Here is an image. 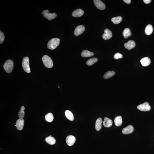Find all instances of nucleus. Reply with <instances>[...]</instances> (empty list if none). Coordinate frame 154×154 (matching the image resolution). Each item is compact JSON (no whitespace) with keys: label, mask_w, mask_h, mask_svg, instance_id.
<instances>
[{"label":"nucleus","mask_w":154,"mask_h":154,"mask_svg":"<svg viewBox=\"0 0 154 154\" xmlns=\"http://www.w3.org/2000/svg\"><path fill=\"white\" fill-rule=\"evenodd\" d=\"M60 42V39L58 38L52 39L48 42L47 47L50 49H54L59 45Z\"/></svg>","instance_id":"f257e3e1"},{"label":"nucleus","mask_w":154,"mask_h":154,"mask_svg":"<svg viewBox=\"0 0 154 154\" xmlns=\"http://www.w3.org/2000/svg\"><path fill=\"white\" fill-rule=\"evenodd\" d=\"M13 67V62L11 60H7L3 65V68L7 73H11Z\"/></svg>","instance_id":"f03ea898"},{"label":"nucleus","mask_w":154,"mask_h":154,"mask_svg":"<svg viewBox=\"0 0 154 154\" xmlns=\"http://www.w3.org/2000/svg\"><path fill=\"white\" fill-rule=\"evenodd\" d=\"M42 59L45 66L47 68H50L53 66V62L51 59L47 55H45L42 57Z\"/></svg>","instance_id":"7ed1b4c3"},{"label":"nucleus","mask_w":154,"mask_h":154,"mask_svg":"<svg viewBox=\"0 0 154 154\" xmlns=\"http://www.w3.org/2000/svg\"><path fill=\"white\" fill-rule=\"evenodd\" d=\"M22 66L25 71L28 73H30L31 70L29 65V59L28 57L24 58L22 60Z\"/></svg>","instance_id":"20e7f679"},{"label":"nucleus","mask_w":154,"mask_h":154,"mask_svg":"<svg viewBox=\"0 0 154 154\" xmlns=\"http://www.w3.org/2000/svg\"><path fill=\"white\" fill-rule=\"evenodd\" d=\"M42 14L44 15L45 18H46L49 21L54 19L57 16V14L56 13H50L48 10H44L42 12Z\"/></svg>","instance_id":"39448f33"},{"label":"nucleus","mask_w":154,"mask_h":154,"mask_svg":"<svg viewBox=\"0 0 154 154\" xmlns=\"http://www.w3.org/2000/svg\"><path fill=\"white\" fill-rule=\"evenodd\" d=\"M137 108L138 110L142 111H148L151 109V107L147 102H145L138 106Z\"/></svg>","instance_id":"423d86ee"},{"label":"nucleus","mask_w":154,"mask_h":154,"mask_svg":"<svg viewBox=\"0 0 154 154\" xmlns=\"http://www.w3.org/2000/svg\"><path fill=\"white\" fill-rule=\"evenodd\" d=\"M85 30V27L83 25L78 26L75 29L74 34L76 36H79L82 34Z\"/></svg>","instance_id":"0eeeda50"},{"label":"nucleus","mask_w":154,"mask_h":154,"mask_svg":"<svg viewBox=\"0 0 154 154\" xmlns=\"http://www.w3.org/2000/svg\"><path fill=\"white\" fill-rule=\"evenodd\" d=\"M94 4L98 9L101 10H105L106 8L105 5L102 1L100 0H94Z\"/></svg>","instance_id":"6e6552de"},{"label":"nucleus","mask_w":154,"mask_h":154,"mask_svg":"<svg viewBox=\"0 0 154 154\" xmlns=\"http://www.w3.org/2000/svg\"><path fill=\"white\" fill-rule=\"evenodd\" d=\"M75 138L73 136H67L66 138V143L69 146H72L75 143Z\"/></svg>","instance_id":"1a4fd4ad"},{"label":"nucleus","mask_w":154,"mask_h":154,"mask_svg":"<svg viewBox=\"0 0 154 154\" xmlns=\"http://www.w3.org/2000/svg\"><path fill=\"white\" fill-rule=\"evenodd\" d=\"M24 120L23 118H19L17 120L16 126L17 129L19 130H21L23 129L24 125Z\"/></svg>","instance_id":"9d476101"},{"label":"nucleus","mask_w":154,"mask_h":154,"mask_svg":"<svg viewBox=\"0 0 154 154\" xmlns=\"http://www.w3.org/2000/svg\"><path fill=\"white\" fill-rule=\"evenodd\" d=\"M102 37L103 39L105 40L110 39L112 37V34L111 31L108 29H106Z\"/></svg>","instance_id":"9b49d317"},{"label":"nucleus","mask_w":154,"mask_h":154,"mask_svg":"<svg viewBox=\"0 0 154 154\" xmlns=\"http://www.w3.org/2000/svg\"><path fill=\"white\" fill-rule=\"evenodd\" d=\"M134 128L131 125L128 126L127 127L123 129L122 132L124 134H130L134 131Z\"/></svg>","instance_id":"f8f14e48"},{"label":"nucleus","mask_w":154,"mask_h":154,"mask_svg":"<svg viewBox=\"0 0 154 154\" xmlns=\"http://www.w3.org/2000/svg\"><path fill=\"white\" fill-rule=\"evenodd\" d=\"M136 46V44L133 40H130L124 44V47L128 50H130L134 48Z\"/></svg>","instance_id":"ddd939ff"},{"label":"nucleus","mask_w":154,"mask_h":154,"mask_svg":"<svg viewBox=\"0 0 154 154\" xmlns=\"http://www.w3.org/2000/svg\"><path fill=\"white\" fill-rule=\"evenodd\" d=\"M103 123L104 127L106 128H110L112 125V120L106 117L104 119Z\"/></svg>","instance_id":"4468645a"},{"label":"nucleus","mask_w":154,"mask_h":154,"mask_svg":"<svg viewBox=\"0 0 154 154\" xmlns=\"http://www.w3.org/2000/svg\"><path fill=\"white\" fill-rule=\"evenodd\" d=\"M84 12L81 9H78L75 10L72 13V15L74 17H79L84 14Z\"/></svg>","instance_id":"2eb2a0df"},{"label":"nucleus","mask_w":154,"mask_h":154,"mask_svg":"<svg viewBox=\"0 0 154 154\" xmlns=\"http://www.w3.org/2000/svg\"><path fill=\"white\" fill-rule=\"evenodd\" d=\"M141 62L143 66L146 67L149 65L151 63V60L149 58L145 57L142 59Z\"/></svg>","instance_id":"dca6fc26"},{"label":"nucleus","mask_w":154,"mask_h":154,"mask_svg":"<svg viewBox=\"0 0 154 154\" xmlns=\"http://www.w3.org/2000/svg\"><path fill=\"white\" fill-rule=\"evenodd\" d=\"M114 122L115 125L117 127H120L122 124V118L121 116H119L116 117Z\"/></svg>","instance_id":"f3484780"},{"label":"nucleus","mask_w":154,"mask_h":154,"mask_svg":"<svg viewBox=\"0 0 154 154\" xmlns=\"http://www.w3.org/2000/svg\"><path fill=\"white\" fill-rule=\"evenodd\" d=\"M102 119L101 118H98L96 120L95 124V129L96 130L99 131L102 128Z\"/></svg>","instance_id":"a211bd4d"},{"label":"nucleus","mask_w":154,"mask_h":154,"mask_svg":"<svg viewBox=\"0 0 154 154\" xmlns=\"http://www.w3.org/2000/svg\"><path fill=\"white\" fill-rule=\"evenodd\" d=\"M94 54L93 52L89 51L87 50L83 51L81 53V55L83 58H87L94 55Z\"/></svg>","instance_id":"6ab92c4d"},{"label":"nucleus","mask_w":154,"mask_h":154,"mask_svg":"<svg viewBox=\"0 0 154 154\" xmlns=\"http://www.w3.org/2000/svg\"><path fill=\"white\" fill-rule=\"evenodd\" d=\"M153 31V27L151 25H148L146 26L145 29V32L147 35H150L152 33Z\"/></svg>","instance_id":"aec40b11"},{"label":"nucleus","mask_w":154,"mask_h":154,"mask_svg":"<svg viewBox=\"0 0 154 154\" xmlns=\"http://www.w3.org/2000/svg\"><path fill=\"white\" fill-rule=\"evenodd\" d=\"M47 142L50 145H54L56 143V141L55 138L52 136H48L46 138Z\"/></svg>","instance_id":"412c9836"},{"label":"nucleus","mask_w":154,"mask_h":154,"mask_svg":"<svg viewBox=\"0 0 154 154\" xmlns=\"http://www.w3.org/2000/svg\"><path fill=\"white\" fill-rule=\"evenodd\" d=\"M124 38L125 39L129 37H130L131 34L130 30L128 28H126L124 29L122 33Z\"/></svg>","instance_id":"4be33fe9"},{"label":"nucleus","mask_w":154,"mask_h":154,"mask_svg":"<svg viewBox=\"0 0 154 154\" xmlns=\"http://www.w3.org/2000/svg\"><path fill=\"white\" fill-rule=\"evenodd\" d=\"M65 115L66 117L69 120L71 121H72L74 120V117L73 114L70 110H67L66 111Z\"/></svg>","instance_id":"5701e85b"},{"label":"nucleus","mask_w":154,"mask_h":154,"mask_svg":"<svg viewBox=\"0 0 154 154\" xmlns=\"http://www.w3.org/2000/svg\"><path fill=\"white\" fill-rule=\"evenodd\" d=\"M111 20L114 24H118L122 22V18L120 16L114 17L112 18Z\"/></svg>","instance_id":"b1692460"},{"label":"nucleus","mask_w":154,"mask_h":154,"mask_svg":"<svg viewBox=\"0 0 154 154\" xmlns=\"http://www.w3.org/2000/svg\"><path fill=\"white\" fill-rule=\"evenodd\" d=\"M45 118L47 122H51L53 121L54 117L53 114L51 113H48L46 115Z\"/></svg>","instance_id":"393cba45"},{"label":"nucleus","mask_w":154,"mask_h":154,"mask_svg":"<svg viewBox=\"0 0 154 154\" xmlns=\"http://www.w3.org/2000/svg\"><path fill=\"white\" fill-rule=\"evenodd\" d=\"M115 72L113 71L107 72L104 75V77L106 79H108L115 75Z\"/></svg>","instance_id":"a878e982"},{"label":"nucleus","mask_w":154,"mask_h":154,"mask_svg":"<svg viewBox=\"0 0 154 154\" xmlns=\"http://www.w3.org/2000/svg\"><path fill=\"white\" fill-rule=\"evenodd\" d=\"M98 59L96 58H91L86 62V64L89 66H91L96 63Z\"/></svg>","instance_id":"bb28decb"},{"label":"nucleus","mask_w":154,"mask_h":154,"mask_svg":"<svg viewBox=\"0 0 154 154\" xmlns=\"http://www.w3.org/2000/svg\"><path fill=\"white\" fill-rule=\"evenodd\" d=\"M5 36L3 33L1 31H0V44H1L4 41Z\"/></svg>","instance_id":"cd10ccee"},{"label":"nucleus","mask_w":154,"mask_h":154,"mask_svg":"<svg viewBox=\"0 0 154 154\" xmlns=\"http://www.w3.org/2000/svg\"><path fill=\"white\" fill-rule=\"evenodd\" d=\"M25 112L24 111L20 110L18 114V117L19 118H23L24 117Z\"/></svg>","instance_id":"c85d7f7f"},{"label":"nucleus","mask_w":154,"mask_h":154,"mask_svg":"<svg viewBox=\"0 0 154 154\" xmlns=\"http://www.w3.org/2000/svg\"><path fill=\"white\" fill-rule=\"evenodd\" d=\"M122 57L123 55L119 53H117L114 55V58L115 59H118L119 58H122Z\"/></svg>","instance_id":"c756f323"},{"label":"nucleus","mask_w":154,"mask_h":154,"mask_svg":"<svg viewBox=\"0 0 154 154\" xmlns=\"http://www.w3.org/2000/svg\"><path fill=\"white\" fill-rule=\"evenodd\" d=\"M143 1L145 3L148 4L151 2V0H143Z\"/></svg>","instance_id":"7c9ffc66"},{"label":"nucleus","mask_w":154,"mask_h":154,"mask_svg":"<svg viewBox=\"0 0 154 154\" xmlns=\"http://www.w3.org/2000/svg\"><path fill=\"white\" fill-rule=\"evenodd\" d=\"M123 1L124 2L128 4H130L131 2V0H123Z\"/></svg>","instance_id":"2f4dec72"},{"label":"nucleus","mask_w":154,"mask_h":154,"mask_svg":"<svg viewBox=\"0 0 154 154\" xmlns=\"http://www.w3.org/2000/svg\"><path fill=\"white\" fill-rule=\"evenodd\" d=\"M20 109L21 110L24 111V110L25 109V108L24 107V106H22L21 107V108Z\"/></svg>","instance_id":"473e14b6"},{"label":"nucleus","mask_w":154,"mask_h":154,"mask_svg":"<svg viewBox=\"0 0 154 154\" xmlns=\"http://www.w3.org/2000/svg\"><path fill=\"white\" fill-rule=\"evenodd\" d=\"M50 136H51V135H50Z\"/></svg>","instance_id":"72a5a7b5"}]
</instances>
